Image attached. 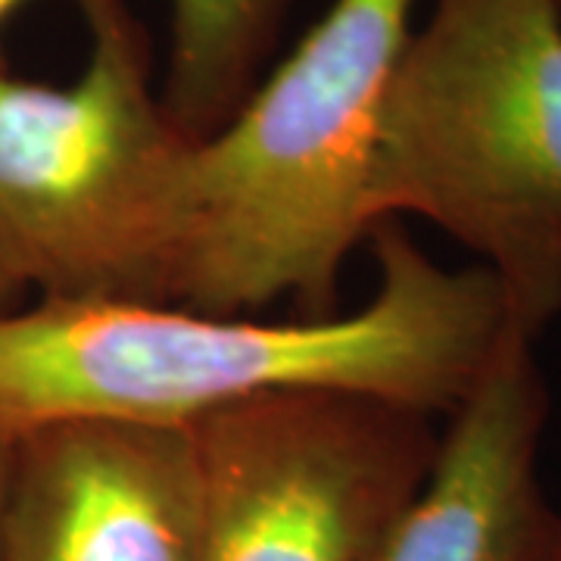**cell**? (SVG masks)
<instances>
[{"label": "cell", "instance_id": "7c38bea8", "mask_svg": "<svg viewBox=\"0 0 561 561\" xmlns=\"http://www.w3.org/2000/svg\"><path fill=\"white\" fill-rule=\"evenodd\" d=\"M552 561H561V546H559V552H556V559H552Z\"/></svg>", "mask_w": 561, "mask_h": 561}, {"label": "cell", "instance_id": "8992f818", "mask_svg": "<svg viewBox=\"0 0 561 561\" xmlns=\"http://www.w3.org/2000/svg\"><path fill=\"white\" fill-rule=\"evenodd\" d=\"M187 427L62 421L13 440L0 561H197Z\"/></svg>", "mask_w": 561, "mask_h": 561}, {"label": "cell", "instance_id": "9c48e42d", "mask_svg": "<svg viewBox=\"0 0 561 561\" xmlns=\"http://www.w3.org/2000/svg\"><path fill=\"white\" fill-rule=\"evenodd\" d=\"M10 474H13V440L0 437V530H3V512H7V493H10Z\"/></svg>", "mask_w": 561, "mask_h": 561}, {"label": "cell", "instance_id": "8fae6325", "mask_svg": "<svg viewBox=\"0 0 561 561\" xmlns=\"http://www.w3.org/2000/svg\"><path fill=\"white\" fill-rule=\"evenodd\" d=\"M20 294H22L20 284L10 278V275L3 272V265H0V316H3V312H13V302H16Z\"/></svg>", "mask_w": 561, "mask_h": 561}, {"label": "cell", "instance_id": "3957f363", "mask_svg": "<svg viewBox=\"0 0 561 561\" xmlns=\"http://www.w3.org/2000/svg\"><path fill=\"white\" fill-rule=\"evenodd\" d=\"M368 209L481 256L540 341L561 316V0H434L383 98Z\"/></svg>", "mask_w": 561, "mask_h": 561}, {"label": "cell", "instance_id": "ba28073f", "mask_svg": "<svg viewBox=\"0 0 561 561\" xmlns=\"http://www.w3.org/2000/svg\"><path fill=\"white\" fill-rule=\"evenodd\" d=\"M287 0H172L160 101L187 138H206L262 79Z\"/></svg>", "mask_w": 561, "mask_h": 561}, {"label": "cell", "instance_id": "30bf717a", "mask_svg": "<svg viewBox=\"0 0 561 561\" xmlns=\"http://www.w3.org/2000/svg\"><path fill=\"white\" fill-rule=\"evenodd\" d=\"M22 3H25V0H0V28H3V22L10 20V16H13V13L20 10ZM72 3L79 7L81 13H88V10H91V7H98L101 0H72ZM0 69H7V60H3V50H0Z\"/></svg>", "mask_w": 561, "mask_h": 561}, {"label": "cell", "instance_id": "277c9868", "mask_svg": "<svg viewBox=\"0 0 561 561\" xmlns=\"http://www.w3.org/2000/svg\"><path fill=\"white\" fill-rule=\"evenodd\" d=\"M72 84L0 69V265L66 302L175 300L191 140L150 81V47L122 0L84 13Z\"/></svg>", "mask_w": 561, "mask_h": 561}, {"label": "cell", "instance_id": "52a82bcc", "mask_svg": "<svg viewBox=\"0 0 561 561\" xmlns=\"http://www.w3.org/2000/svg\"><path fill=\"white\" fill-rule=\"evenodd\" d=\"M537 343L508 331L449 412L427 478L371 561H552L561 515L540 481L549 390Z\"/></svg>", "mask_w": 561, "mask_h": 561}, {"label": "cell", "instance_id": "6da1fadb", "mask_svg": "<svg viewBox=\"0 0 561 561\" xmlns=\"http://www.w3.org/2000/svg\"><path fill=\"white\" fill-rule=\"evenodd\" d=\"M378 287L353 316L256 321L169 302L38 300L0 316V437L62 421L187 427L284 390L453 412L512 331L483 265L434 262L400 219L368 234Z\"/></svg>", "mask_w": 561, "mask_h": 561}, {"label": "cell", "instance_id": "7a4b0ae2", "mask_svg": "<svg viewBox=\"0 0 561 561\" xmlns=\"http://www.w3.org/2000/svg\"><path fill=\"white\" fill-rule=\"evenodd\" d=\"M415 0H334L275 72L191 140L175 300L243 316L294 300L331 319L353 247L368 241V175Z\"/></svg>", "mask_w": 561, "mask_h": 561}, {"label": "cell", "instance_id": "5b68a950", "mask_svg": "<svg viewBox=\"0 0 561 561\" xmlns=\"http://www.w3.org/2000/svg\"><path fill=\"white\" fill-rule=\"evenodd\" d=\"M197 561H371L431 471V415L337 390H284L187 424Z\"/></svg>", "mask_w": 561, "mask_h": 561}]
</instances>
